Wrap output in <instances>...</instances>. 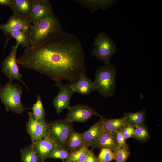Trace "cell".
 <instances>
[{
  "instance_id": "cell-26",
  "label": "cell",
  "mask_w": 162,
  "mask_h": 162,
  "mask_svg": "<svg viewBox=\"0 0 162 162\" xmlns=\"http://www.w3.org/2000/svg\"><path fill=\"white\" fill-rule=\"evenodd\" d=\"M133 138L141 142H148L151 139V136L148 127L145 124L136 126Z\"/></svg>"
},
{
  "instance_id": "cell-27",
  "label": "cell",
  "mask_w": 162,
  "mask_h": 162,
  "mask_svg": "<svg viewBox=\"0 0 162 162\" xmlns=\"http://www.w3.org/2000/svg\"><path fill=\"white\" fill-rule=\"evenodd\" d=\"M70 156V152L65 147L57 145L47 158L60 159L63 160L69 159Z\"/></svg>"
},
{
  "instance_id": "cell-22",
  "label": "cell",
  "mask_w": 162,
  "mask_h": 162,
  "mask_svg": "<svg viewBox=\"0 0 162 162\" xmlns=\"http://www.w3.org/2000/svg\"><path fill=\"white\" fill-rule=\"evenodd\" d=\"M84 145L81 133L74 129L68 138L66 148L70 152L80 149Z\"/></svg>"
},
{
  "instance_id": "cell-23",
  "label": "cell",
  "mask_w": 162,
  "mask_h": 162,
  "mask_svg": "<svg viewBox=\"0 0 162 162\" xmlns=\"http://www.w3.org/2000/svg\"><path fill=\"white\" fill-rule=\"evenodd\" d=\"M126 125L123 117L104 119V128L105 131L116 132L119 129H122Z\"/></svg>"
},
{
  "instance_id": "cell-18",
  "label": "cell",
  "mask_w": 162,
  "mask_h": 162,
  "mask_svg": "<svg viewBox=\"0 0 162 162\" xmlns=\"http://www.w3.org/2000/svg\"><path fill=\"white\" fill-rule=\"evenodd\" d=\"M96 148L109 149L113 152L118 148L116 132L104 131L100 137Z\"/></svg>"
},
{
  "instance_id": "cell-10",
  "label": "cell",
  "mask_w": 162,
  "mask_h": 162,
  "mask_svg": "<svg viewBox=\"0 0 162 162\" xmlns=\"http://www.w3.org/2000/svg\"><path fill=\"white\" fill-rule=\"evenodd\" d=\"M58 87V92L52 101V104L58 114L69 107L71 97L75 93L70 83L62 84Z\"/></svg>"
},
{
  "instance_id": "cell-8",
  "label": "cell",
  "mask_w": 162,
  "mask_h": 162,
  "mask_svg": "<svg viewBox=\"0 0 162 162\" xmlns=\"http://www.w3.org/2000/svg\"><path fill=\"white\" fill-rule=\"evenodd\" d=\"M68 109V112L64 119L71 123L75 122H85L93 115L102 117L92 108L83 103L70 106Z\"/></svg>"
},
{
  "instance_id": "cell-15",
  "label": "cell",
  "mask_w": 162,
  "mask_h": 162,
  "mask_svg": "<svg viewBox=\"0 0 162 162\" xmlns=\"http://www.w3.org/2000/svg\"><path fill=\"white\" fill-rule=\"evenodd\" d=\"M70 84L75 93L82 95L88 94L95 90L94 82L87 76L86 73L82 74L76 81Z\"/></svg>"
},
{
  "instance_id": "cell-34",
  "label": "cell",
  "mask_w": 162,
  "mask_h": 162,
  "mask_svg": "<svg viewBox=\"0 0 162 162\" xmlns=\"http://www.w3.org/2000/svg\"><path fill=\"white\" fill-rule=\"evenodd\" d=\"M1 85H0V92L1 89Z\"/></svg>"
},
{
  "instance_id": "cell-3",
  "label": "cell",
  "mask_w": 162,
  "mask_h": 162,
  "mask_svg": "<svg viewBox=\"0 0 162 162\" xmlns=\"http://www.w3.org/2000/svg\"><path fill=\"white\" fill-rule=\"evenodd\" d=\"M117 68L110 63L105 64L96 70L94 82L97 90L106 98L113 96L116 90Z\"/></svg>"
},
{
  "instance_id": "cell-6",
  "label": "cell",
  "mask_w": 162,
  "mask_h": 162,
  "mask_svg": "<svg viewBox=\"0 0 162 162\" xmlns=\"http://www.w3.org/2000/svg\"><path fill=\"white\" fill-rule=\"evenodd\" d=\"M73 123L64 119H57L48 123V136L57 145L66 146L68 138L74 129Z\"/></svg>"
},
{
  "instance_id": "cell-29",
  "label": "cell",
  "mask_w": 162,
  "mask_h": 162,
  "mask_svg": "<svg viewBox=\"0 0 162 162\" xmlns=\"http://www.w3.org/2000/svg\"><path fill=\"white\" fill-rule=\"evenodd\" d=\"M101 149L98 158L99 160L104 162H110L115 159L114 154L112 151L106 148Z\"/></svg>"
},
{
  "instance_id": "cell-21",
  "label": "cell",
  "mask_w": 162,
  "mask_h": 162,
  "mask_svg": "<svg viewBox=\"0 0 162 162\" xmlns=\"http://www.w3.org/2000/svg\"><path fill=\"white\" fill-rule=\"evenodd\" d=\"M20 152L21 162H42L32 143L21 149Z\"/></svg>"
},
{
  "instance_id": "cell-16",
  "label": "cell",
  "mask_w": 162,
  "mask_h": 162,
  "mask_svg": "<svg viewBox=\"0 0 162 162\" xmlns=\"http://www.w3.org/2000/svg\"><path fill=\"white\" fill-rule=\"evenodd\" d=\"M34 0H13L11 7L14 14L30 19Z\"/></svg>"
},
{
  "instance_id": "cell-33",
  "label": "cell",
  "mask_w": 162,
  "mask_h": 162,
  "mask_svg": "<svg viewBox=\"0 0 162 162\" xmlns=\"http://www.w3.org/2000/svg\"><path fill=\"white\" fill-rule=\"evenodd\" d=\"M13 0H0V5L7 6L11 8Z\"/></svg>"
},
{
  "instance_id": "cell-11",
  "label": "cell",
  "mask_w": 162,
  "mask_h": 162,
  "mask_svg": "<svg viewBox=\"0 0 162 162\" xmlns=\"http://www.w3.org/2000/svg\"><path fill=\"white\" fill-rule=\"evenodd\" d=\"M104 118H101L91 126L87 130L81 133L85 145L92 149L96 148L98 140L104 131Z\"/></svg>"
},
{
  "instance_id": "cell-30",
  "label": "cell",
  "mask_w": 162,
  "mask_h": 162,
  "mask_svg": "<svg viewBox=\"0 0 162 162\" xmlns=\"http://www.w3.org/2000/svg\"><path fill=\"white\" fill-rule=\"evenodd\" d=\"M135 129V127L133 125L127 124L122 129L126 140L133 138Z\"/></svg>"
},
{
  "instance_id": "cell-5",
  "label": "cell",
  "mask_w": 162,
  "mask_h": 162,
  "mask_svg": "<svg viewBox=\"0 0 162 162\" xmlns=\"http://www.w3.org/2000/svg\"><path fill=\"white\" fill-rule=\"evenodd\" d=\"M92 47V56L98 58L105 64L110 63V59L116 50L114 41L103 32H99L95 37Z\"/></svg>"
},
{
  "instance_id": "cell-24",
  "label": "cell",
  "mask_w": 162,
  "mask_h": 162,
  "mask_svg": "<svg viewBox=\"0 0 162 162\" xmlns=\"http://www.w3.org/2000/svg\"><path fill=\"white\" fill-rule=\"evenodd\" d=\"M89 147L84 145L80 149L70 152V158L66 162H83L87 158L90 151Z\"/></svg>"
},
{
  "instance_id": "cell-12",
  "label": "cell",
  "mask_w": 162,
  "mask_h": 162,
  "mask_svg": "<svg viewBox=\"0 0 162 162\" xmlns=\"http://www.w3.org/2000/svg\"><path fill=\"white\" fill-rule=\"evenodd\" d=\"M31 20L13 14L6 23H0V28L7 36L14 31L29 28L32 25Z\"/></svg>"
},
{
  "instance_id": "cell-1",
  "label": "cell",
  "mask_w": 162,
  "mask_h": 162,
  "mask_svg": "<svg viewBox=\"0 0 162 162\" xmlns=\"http://www.w3.org/2000/svg\"><path fill=\"white\" fill-rule=\"evenodd\" d=\"M85 61L80 40L64 30L40 45L25 48L16 59L18 64L46 75L58 87L64 80L72 84L86 73Z\"/></svg>"
},
{
  "instance_id": "cell-4",
  "label": "cell",
  "mask_w": 162,
  "mask_h": 162,
  "mask_svg": "<svg viewBox=\"0 0 162 162\" xmlns=\"http://www.w3.org/2000/svg\"><path fill=\"white\" fill-rule=\"evenodd\" d=\"M23 94L22 88L19 84H13L9 81L4 86H1L0 100L8 111L20 113L30 108L24 107L21 101Z\"/></svg>"
},
{
  "instance_id": "cell-14",
  "label": "cell",
  "mask_w": 162,
  "mask_h": 162,
  "mask_svg": "<svg viewBox=\"0 0 162 162\" xmlns=\"http://www.w3.org/2000/svg\"><path fill=\"white\" fill-rule=\"evenodd\" d=\"M40 157L42 162H44L48 155L53 150L56 145L48 136L37 140L32 143Z\"/></svg>"
},
{
  "instance_id": "cell-31",
  "label": "cell",
  "mask_w": 162,
  "mask_h": 162,
  "mask_svg": "<svg viewBox=\"0 0 162 162\" xmlns=\"http://www.w3.org/2000/svg\"><path fill=\"white\" fill-rule=\"evenodd\" d=\"M116 133L118 147H121L125 146L127 144L126 140L124 137L122 129L118 130Z\"/></svg>"
},
{
  "instance_id": "cell-7",
  "label": "cell",
  "mask_w": 162,
  "mask_h": 162,
  "mask_svg": "<svg viewBox=\"0 0 162 162\" xmlns=\"http://www.w3.org/2000/svg\"><path fill=\"white\" fill-rule=\"evenodd\" d=\"M19 45L15 44L11 47L9 55L3 60L2 64L1 72L9 79V81L15 80L21 82L27 88L28 87L22 80V75L19 70L16 62V56Z\"/></svg>"
},
{
  "instance_id": "cell-32",
  "label": "cell",
  "mask_w": 162,
  "mask_h": 162,
  "mask_svg": "<svg viewBox=\"0 0 162 162\" xmlns=\"http://www.w3.org/2000/svg\"><path fill=\"white\" fill-rule=\"evenodd\" d=\"M83 162H99L98 158L93 152V149L90 150L87 158Z\"/></svg>"
},
{
  "instance_id": "cell-35",
  "label": "cell",
  "mask_w": 162,
  "mask_h": 162,
  "mask_svg": "<svg viewBox=\"0 0 162 162\" xmlns=\"http://www.w3.org/2000/svg\"><path fill=\"white\" fill-rule=\"evenodd\" d=\"M62 162H66L65 160H62Z\"/></svg>"
},
{
  "instance_id": "cell-13",
  "label": "cell",
  "mask_w": 162,
  "mask_h": 162,
  "mask_svg": "<svg viewBox=\"0 0 162 162\" xmlns=\"http://www.w3.org/2000/svg\"><path fill=\"white\" fill-rule=\"evenodd\" d=\"M51 5L48 0H34L30 20L32 24L45 18L52 12Z\"/></svg>"
},
{
  "instance_id": "cell-17",
  "label": "cell",
  "mask_w": 162,
  "mask_h": 162,
  "mask_svg": "<svg viewBox=\"0 0 162 162\" xmlns=\"http://www.w3.org/2000/svg\"><path fill=\"white\" fill-rule=\"evenodd\" d=\"M74 1L92 12L99 9L109 8L116 2L115 0H75Z\"/></svg>"
},
{
  "instance_id": "cell-9",
  "label": "cell",
  "mask_w": 162,
  "mask_h": 162,
  "mask_svg": "<svg viewBox=\"0 0 162 162\" xmlns=\"http://www.w3.org/2000/svg\"><path fill=\"white\" fill-rule=\"evenodd\" d=\"M28 114L29 118L26 122V131L30 136L32 142L47 136L48 123L45 120H36L31 112H29Z\"/></svg>"
},
{
  "instance_id": "cell-2",
  "label": "cell",
  "mask_w": 162,
  "mask_h": 162,
  "mask_svg": "<svg viewBox=\"0 0 162 162\" xmlns=\"http://www.w3.org/2000/svg\"><path fill=\"white\" fill-rule=\"evenodd\" d=\"M29 30L32 48L40 45L63 31L59 20L53 11L45 18L32 24Z\"/></svg>"
},
{
  "instance_id": "cell-36",
  "label": "cell",
  "mask_w": 162,
  "mask_h": 162,
  "mask_svg": "<svg viewBox=\"0 0 162 162\" xmlns=\"http://www.w3.org/2000/svg\"><path fill=\"white\" fill-rule=\"evenodd\" d=\"M99 162H104L102 161L99 160Z\"/></svg>"
},
{
  "instance_id": "cell-19",
  "label": "cell",
  "mask_w": 162,
  "mask_h": 162,
  "mask_svg": "<svg viewBox=\"0 0 162 162\" xmlns=\"http://www.w3.org/2000/svg\"><path fill=\"white\" fill-rule=\"evenodd\" d=\"M29 28L13 31L10 33V36L15 39V44L25 48H29L31 47Z\"/></svg>"
},
{
  "instance_id": "cell-25",
  "label": "cell",
  "mask_w": 162,
  "mask_h": 162,
  "mask_svg": "<svg viewBox=\"0 0 162 162\" xmlns=\"http://www.w3.org/2000/svg\"><path fill=\"white\" fill-rule=\"evenodd\" d=\"M32 109V114L36 120L40 121L45 120L46 113L40 95H38L37 101L33 105Z\"/></svg>"
},
{
  "instance_id": "cell-20",
  "label": "cell",
  "mask_w": 162,
  "mask_h": 162,
  "mask_svg": "<svg viewBox=\"0 0 162 162\" xmlns=\"http://www.w3.org/2000/svg\"><path fill=\"white\" fill-rule=\"evenodd\" d=\"M146 112V110L143 108L138 112L125 113L123 117L127 124L134 126L144 125Z\"/></svg>"
},
{
  "instance_id": "cell-28",
  "label": "cell",
  "mask_w": 162,
  "mask_h": 162,
  "mask_svg": "<svg viewBox=\"0 0 162 162\" xmlns=\"http://www.w3.org/2000/svg\"><path fill=\"white\" fill-rule=\"evenodd\" d=\"M113 152L116 162H126L130 154V148L127 144L124 146L118 147Z\"/></svg>"
}]
</instances>
